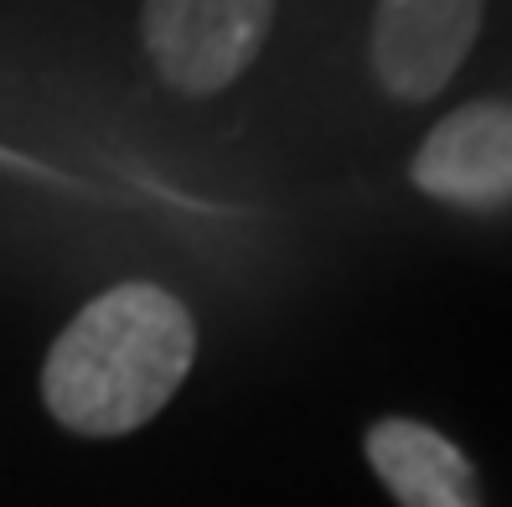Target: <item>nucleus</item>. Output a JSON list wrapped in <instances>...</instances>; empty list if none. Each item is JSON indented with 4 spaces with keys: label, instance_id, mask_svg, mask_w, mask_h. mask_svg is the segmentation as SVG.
<instances>
[{
    "label": "nucleus",
    "instance_id": "nucleus-1",
    "mask_svg": "<svg viewBox=\"0 0 512 507\" xmlns=\"http://www.w3.org/2000/svg\"><path fill=\"white\" fill-rule=\"evenodd\" d=\"M197 326L161 285H114L88 301L42 368V399L73 435H130L171 404L192 373Z\"/></svg>",
    "mask_w": 512,
    "mask_h": 507
},
{
    "label": "nucleus",
    "instance_id": "nucleus-2",
    "mask_svg": "<svg viewBox=\"0 0 512 507\" xmlns=\"http://www.w3.org/2000/svg\"><path fill=\"white\" fill-rule=\"evenodd\" d=\"M269 21L275 0H145L140 37L171 94L207 99L254 68Z\"/></svg>",
    "mask_w": 512,
    "mask_h": 507
},
{
    "label": "nucleus",
    "instance_id": "nucleus-3",
    "mask_svg": "<svg viewBox=\"0 0 512 507\" xmlns=\"http://www.w3.org/2000/svg\"><path fill=\"white\" fill-rule=\"evenodd\" d=\"M487 0H378L373 78L388 99L430 104L461 73Z\"/></svg>",
    "mask_w": 512,
    "mask_h": 507
},
{
    "label": "nucleus",
    "instance_id": "nucleus-4",
    "mask_svg": "<svg viewBox=\"0 0 512 507\" xmlns=\"http://www.w3.org/2000/svg\"><path fill=\"white\" fill-rule=\"evenodd\" d=\"M409 182L450 207H492L512 202V104L476 99L445 114L425 135L409 166Z\"/></svg>",
    "mask_w": 512,
    "mask_h": 507
},
{
    "label": "nucleus",
    "instance_id": "nucleus-5",
    "mask_svg": "<svg viewBox=\"0 0 512 507\" xmlns=\"http://www.w3.org/2000/svg\"><path fill=\"white\" fill-rule=\"evenodd\" d=\"M368 466L399 507H481L471 461L419 420H378L368 430Z\"/></svg>",
    "mask_w": 512,
    "mask_h": 507
}]
</instances>
